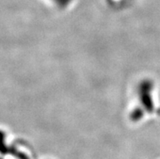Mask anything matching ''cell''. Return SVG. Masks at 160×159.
<instances>
[{"instance_id": "obj_1", "label": "cell", "mask_w": 160, "mask_h": 159, "mask_svg": "<svg viewBox=\"0 0 160 159\" xmlns=\"http://www.w3.org/2000/svg\"><path fill=\"white\" fill-rule=\"evenodd\" d=\"M153 89L152 83L150 81H145L141 83L138 88V93L142 104L148 112L154 111V102L151 97V91Z\"/></svg>"}, {"instance_id": "obj_2", "label": "cell", "mask_w": 160, "mask_h": 159, "mask_svg": "<svg viewBox=\"0 0 160 159\" xmlns=\"http://www.w3.org/2000/svg\"><path fill=\"white\" fill-rule=\"evenodd\" d=\"M143 111L140 108H136L134 109L133 111L131 113V115H130V119H132L134 122H137V121H139L143 116Z\"/></svg>"}, {"instance_id": "obj_3", "label": "cell", "mask_w": 160, "mask_h": 159, "mask_svg": "<svg viewBox=\"0 0 160 159\" xmlns=\"http://www.w3.org/2000/svg\"><path fill=\"white\" fill-rule=\"evenodd\" d=\"M55 2H56L59 6H66L70 2V0H55Z\"/></svg>"}]
</instances>
